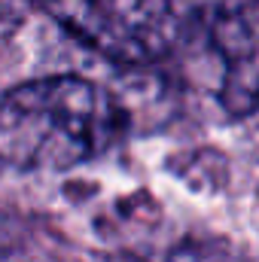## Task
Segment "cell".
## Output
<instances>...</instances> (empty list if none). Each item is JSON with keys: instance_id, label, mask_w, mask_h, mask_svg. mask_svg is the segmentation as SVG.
<instances>
[{"instance_id": "6da1fadb", "label": "cell", "mask_w": 259, "mask_h": 262, "mask_svg": "<svg viewBox=\"0 0 259 262\" xmlns=\"http://www.w3.org/2000/svg\"><path fill=\"white\" fill-rule=\"evenodd\" d=\"M122 131V110L79 76L21 82L0 101V159L21 171H64L101 156Z\"/></svg>"}, {"instance_id": "7a4b0ae2", "label": "cell", "mask_w": 259, "mask_h": 262, "mask_svg": "<svg viewBox=\"0 0 259 262\" xmlns=\"http://www.w3.org/2000/svg\"><path fill=\"white\" fill-rule=\"evenodd\" d=\"M70 37L110 61L162 58L177 34L171 0H40Z\"/></svg>"}, {"instance_id": "3957f363", "label": "cell", "mask_w": 259, "mask_h": 262, "mask_svg": "<svg viewBox=\"0 0 259 262\" xmlns=\"http://www.w3.org/2000/svg\"><path fill=\"white\" fill-rule=\"evenodd\" d=\"M223 58L220 98L229 113H259V0H220L210 21Z\"/></svg>"}]
</instances>
